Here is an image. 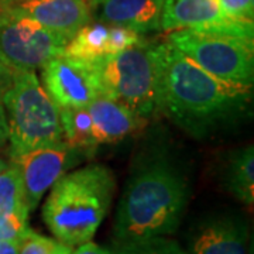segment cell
Returning <instances> with one entry per match:
<instances>
[{"label":"cell","mask_w":254,"mask_h":254,"mask_svg":"<svg viewBox=\"0 0 254 254\" xmlns=\"http://www.w3.org/2000/svg\"><path fill=\"white\" fill-rule=\"evenodd\" d=\"M28 213L18 212L0 222V240H21L30 230Z\"/></svg>","instance_id":"22"},{"label":"cell","mask_w":254,"mask_h":254,"mask_svg":"<svg viewBox=\"0 0 254 254\" xmlns=\"http://www.w3.org/2000/svg\"><path fill=\"white\" fill-rule=\"evenodd\" d=\"M168 43L203 71L219 79L253 85V40L216 31L187 28L171 31Z\"/></svg>","instance_id":"6"},{"label":"cell","mask_w":254,"mask_h":254,"mask_svg":"<svg viewBox=\"0 0 254 254\" xmlns=\"http://www.w3.org/2000/svg\"><path fill=\"white\" fill-rule=\"evenodd\" d=\"M92 118L95 144H113L133 136L147 126V118L108 98H96L86 106Z\"/></svg>","instance_id":"13"},{"label":"cell","mask_w":254,"mask_h":254,"mask_svg":"<svg viewBox=\"0 0 254 254\" xmlns=\"http://www.w3.org/2000/svg\"><path fill=\"white\" fill-rule=\"evenodd\" d=\"M71 254H105V247H100L92 242H88L78 247H73Z\"/></svg>","instance_id":"25"},{"label":"cell","mask_w":254,"mask_h":254,"mask_svg":"<svg viewBox=\"0 0 254 254\" xmlns=\"http://www.w3.org/2000/svg\"><path fill=\"white\" fill-rule=\"evenodd\" d=\"M43 88L58 109L86 108L100 96L98 68L60 54L41 66Z\"/></svg>","instance_id":"9"},{"label":"cell","mask_w":254,"mask_h":254,"mask_svg":"<svg viewBox=\"0 0 254 254\" xmlns=\"http://www.w3.org/2000/svg\"><path fill=\"white\" fill-rule=\"evenodd\" d=\"M249 225L236 213H210L193 223L187 236L190 254H247Z\"/></svg>","instance_id":"11"},{"label":"cell","mask_w":254,"mask_h":254,"mask_svg":"<svg viewBox=\"0 0 254 254\" xmlns=\"http://www.w3.org/2000/svg\"><path fill=\"white\" fill-rule=\"evenodd\" d=\"M69 254H71V253H69Z\"/></svg>","instance_id":"33"},{"label":"cell","mask_w":254,"mask_h":254,"mask_svg":"<svg viewBox=\"0 0 254 254\" xmlns=\"http://www.w3.org/2000/svg\"><path fill=\"white\" fill-rule=\"evenodd\" d=\"M99 1H102V0H91V3H92V6H96Z\"/></svg>","instance_id":"30"},{"label":"cell","mask_w":254,"mask_h":254,"mask_svg":"<svg viewBox=\"0 0 254 254\" xmlns=\"http://www.w3.org/2000/svg\"><path fill=\"white\" fill-rule=\"evenodd\" d=\"M9 165L10 164H7L6 161H4V160H1V158H0V174L3 173V171H4V170L9 167Z\"/></svg>","instance_id":"29"},{"label":"cell","mask_w":254,"mask_h":254,"mask_svg":"<svg viewBox=\"0 0 254 254\" xmlns=\"http://www.w3.org/2000/svg\"><path fill=\"white\" fill-rule=\"evenodd\" d=\"M3 11H4V10H3V7H1V6H0V14H1V13H3Z\"/></svg>","instance_id":"31"},{"label":"cell","mask_w":254,"mask_h":254,"mask_svg":"<svg viewBox=\"0 0 254 254\" xmlns=\"http://www.w3.org/2000/svg\"><path fill=\"white\" fill-rule=\"evenodd\" d=\"M18 212H30L26 203L21 175L16 164L0 174V222Z\"/></svg>","instance_id":"18"},{"label":"cell","mask_w":254,"mask_h":254,"mask_svg":"<svg viewBox=\"0 0 254 254\" xmlns=\"http://www.w3.org/2000/svg\"><path fill=\"white\" fill-rule=\"evenodd\" d=\"M143 40H144L143 34L136 31V30H133V28L109 24L106 51H108V55H113L126 50V48L136 46Z\"/></svg>","instance_id":"21"},{"label":"cell","mask_w":254,"mask_h":254,"mask_svg":"<svg viewBox=\"0 0 254 254\" xmlns=\"http://www.w3.org/2000/svg\"><path fill=\"white\" fill-rule=\"evenodd\" d=\"M222 10L233 20L253 23L254 0H218Z\"/></svg>","instance_id":"23"},{"label":"cell","mask_w":254,"mask_h":254,"mask_svg":"<svg viewBox=\"0 0 254 254\" xmlns=\"http://www.w3.org/2000/svg\"><path fill=\"white\" fill-rule=\"evenodd\" d=\"M105 254H190L175 240L167 236L151 237L138 242L113 243L105 247Z\"/></svg>","instance_id":"19"},{"label":"cell","mask_w":254,"mask_h":254,"mask_svg":"<svg viewBox=\"0 0 254 254\" xmlns=\"http://www.w3.org/2000/svg\"><path fill=\"white\" fill-rule=\"evenodd\" d=\"M158 112L195 138H206L236 123L250 108L253 85L219 79L168 41L160 43Z\"/></svg>","instance_id":"1"},{"label":"cell","mask_w":254,"mask_h":254,"mask_svg":"<svg viewBox=\"0 0 254 254\" xmlns=\"http://www.w3.org/2000/svg\"><path fill=\"white\" fill-rule=\"evenodd\" d=\"M66 41L33 18L6 10L0 14V61L14 72H34L51 58L63 54Z\"/></svg>","instance_id":"7"},{"label":"cell","mask_w":254,"mask_h":254,"mask_svg":"<svg viewBox=\"0 0 254 254\" xmlns=\"http://www.w3.org/2000/svg\"><path fill=\"white\" fill-rule=\"evenodd\" d=\"M89 1H91V0H89ZM92 7H93V6H92Z\"/></svg>","instance_id":"32"},{"label":"cell","mask_w":254,"mask_h":254,"mask_svg":"<svg viewBox=\"0 0 254 254\" xmlns=\"http://www.w3.org/2000/svg\"><path fill=\"white\" fill-rule=\"evenodd\" d=\"M165 0H102L99 18L102 23L125 26L138 33L160 28Z\"/></svg>","instance_id":"14"},{"label":"cell","mask_w":254,"mask_h":254,"mask_svg":"<svg viewBox=\"0 0 254 254\" xmlns=\"http://www.w3.org/2000/svg\"><path fill=\"white\" fill-rule=\"evenodd\" d=\"M73 247L64 245L57 239L38 235L31 229L20 240L18 254H69Z\"/></svg>","instance_id":"20"},{"label":"cell","mask_w":254,"mask_h":254,"mask_svg":"<svg viewBox=\"0 0 254 254\" xmlns=\"http://www.w3.org/2000/svg\"><path fill=\"white\" fill-rule=\"evenodd\" d=\"M100 96L115 100L137 115L158 113L161 89L160 44L140 41L106 57L98 66Z\"/></svg>","instance_id":"4"},{"label":"cell","mask_w":254,"mask_h":254,"mask_svg":"<svg viewBox=\"0 0 254 254\" xmlns=\"http://www.w3.org/2000/svg\"><path fill=\"white\" fill-rule=\"evenodd\" d=\"M1 103L9 127L10 155L64 141L60 109L33 71L14 72Z\"/></svg>","instance_id":"5"},{"label":"cell","mask_w":254,"mask_h":254,"mask_svg":"<svg viewBox=\"0 0 254 254\" xmlns=\"http://www.w3.org/2000/svg\"><path fill=\"white\" fill-rule=\"evenodd\" d=\"M11 14L33 18L64 38L71 37L91 21L89 0H27L6 9Z\"/></svg>","instance_id":"12"},{"label":"cell","mask_w":254,"mask_h":254,"mask_svg":"<svg viewBox=\"0 0 254 254\" xmlns=\"http://www.w3.org/2000/svg\"><path fill=\"white\" fill-rule=\"evenodd\" d=\"M225 187L242 203L252 206L254 202V150L246 145L229 157L225 168Z\"/></svg>","instance_id":"16"},{"label":"cell","mask_w":254,"mask_h":254,"mask_svg":"<svg viewBox=\"0 0 254 254\" xmlns=\"http://www.w3.org/2000/svg\"><path fill=\"white\" fill-rule=\"evenodd\" d=\"M190 184L165 155L147 157L131 173L116 209L115 243L138 242L177 232L190 200Z\"/></svg>","instance_id":"2"},{"label":"cell","mask_w":254,"mask_h":254,"mask_svg":"<svg viewBox=\"0 0 254 254\" xmlns=\"http://www.w3.org/2000/svg\"><path fill=\"white\" fill-rule=\"evenodd\" d=\"M13 78H14V71L0 61V102L3 100L6 92L9 91V88L11 86Z\"/></svg>","instance_id":"24"},{"label":"cell","mask_w":254,"mask_h":254,"mask_svg":"<svg viewBox=\"0 0 254 254\" xmlns=\"http://www.w3.org/2000/svg\"><path fill=\"white\" fill-rule=\"evenodd\" d=\"M20 240H0V254H18Z\"/></svg>","instance_id":"27"},{"label":"cell","mask_w":254,"mask_h":254,"mask_svg":"<svg viewBox=\"0 0 254 254\" xmlns=\"http://www.w3.org/2000/svg\"><path fill=\"white\" fill-rule=\"evenodd\" d=\"M160 28L216 31L254 41V24L233 20L222 10L218 0H165Z\"/></svg>","instance_id":"10"},{"label":"cell","mask_w":254,"mask_h":254,"mask_svg":"<svg viewBox=\"0 0 254 254\" xmlns=\"http://www.w3.org/2000/svg\"><path fill=\"white\" fill-rule=\"evenodd\" d=\"M23 1H27V0H0V6L3 7V10H6L16 6L18 3H23Z\"/></svg>","instance_id":"28"},{"label":"cell","mask_w":254,"mask_h":254,"mask_svg":"<svg viewBox=\"0 0 254 254\" xmlns=\"http://www.w3.org/2000/svg\"><path fill=\"white\" fill-rule=\"evenodd\" d=\"M109 24L88 23L82 26L64 47L63 54L73 61L98 68L99 64L109 57L106 51Z\"/></svg>","instance_id":"15"},{"label":"cell","mask_w":254,"mask_h":254,"mask_svg":"<svg viewBox=\"0 0 254 254\" xmlns=\"http://www.w3.org/2000/svg\"><path fill=\"white\" fill-rule=\"evenodd\" d=\"M82 154L83 153L75 150L68 143L60 141L11 155V163L17 165L21 175L30 212L37 208L47 190L79 161Z\"/></svg>","instance_id":"8"},{"label":"cell","mask_w":254,"mask_h":254,"mask_svg":"<svg viewBox=\"0 0 254 254\" xmlns=\"http://www.w3.org/2000/svg\"><path fill=\"white\" fill-rule=\"evenodd\" d=\"M9 140V127H7V119L6 112L3 108V103L0 102V147Z\"/></svg>","instance_id":"26"},{"label":"cell","mask_w":254,"mask_h":254,"mask_svg":"<svg viewBox=\"0 0 254 254\" xmlns=\"http://www.w3.org/2000/svg\"><path fill=\"white\" fill-rule=\"evenodd\" d=\"M64 141L75 150L91 154L98 145L92 136V118L88 108H65L60 109Z\"/></svg>","instance_id":"17"},{"label":"cell","mask_w":254,"mask_h":254,"mask_svg":"<svg viewBox=\"0 0 254 254\" xmlns=\"http://www.w3.org/2000/svg\"><path fill=\"white\" fill-rule=\"evenodd\" d=\"M43 219L54 237L69 247L92 242L109 212L116 180L112 170L93 164L63 177L50 188Z\"/></svg>","instance_id":"3"}]
</instances>
